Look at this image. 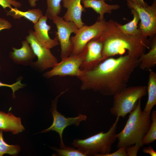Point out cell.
I'll return each instance as SVG.
<instances>
[{
	"label": "cell",
	"instance_id": "cell-1",
	"mask_svg": "<svg viewBox=\"0 0 156 156\" xmlns=\"http://www.w3.org/2000/svg\"><path fill=\"white\" fill-rule=\"evenodd\" d=\"M140 63L139 58L128 54L117 58L108 57L94 67L83 71L78 78L81 82V89L114 96L127 87L131 75Z\"/></svg>",
	"mask_w": 156,
	"mask_h": 156
},
{
	"label": "cell",
	"instance_id": "cell-2",
	"mask_svg": "<svg viewBox=\"0 0 156 156\" xmlns=\"http://www.w3.org/2000/svg\"><path fill=\"white\" fill-rule=\"evenodd\" d=\"M119 23L112 20L106 21L105 29L98 38L103 44L102 54L104 59L117 55L127 54L138 59L149 48L147 37L142 35L133 36L123 33L119 27Z\"/></svg>",
	"mask_w": 156,
	"mask_h": 156
},
{
	"label": "cell",
	"instance_id": "cell-3",
	"mask_svg": "<svg viewBox=\"0 0 156 156\" xmlns=\"http://www.w3.org/2000/svg\"><path fill=\"white\" fill-rule=\"evenodd\" d=\"M138 101L134 109L130 113L123 129L117 134L118 148L135 144L142 147L141 142L151 126V113L142 111L141 100Z\"/></svg>",
	"mask_w": 156,
	"mask_h": 156
},
{
	"label": "cell",
	"instance_id": "cell-4",
	"mask_svg": "<svg viewBox=\"0 0 156 156\" xmlns=\"http://www.w3.org/2000/svg\"><path fill=\"white\" fill-rule=\"evenodd\" d=\"M120 117H117L109 130L83 139H76L71 144L87 156H103L111 153L112 145L117 139L116 129Z\"/></svg>",
	"mask_w": 156,
	"mask_h": 156
},
{
	"label": "cell",
	"instance_id": "cell-5",
	"mask_svg": "<svg viewBox=\"0 0 156 156\" xmlns=\"http://www.w3.org/2000/svg\"><path fill=\"white\" fill-rule=\"evenodd\" d=\"M147 93L146 86L127 87L114 96L111 113L124 118L134 109L138 100Z\"/></svg>",
	"mask_w": 156,
	"mask_h": 156
},
{
	"label": "cell",
	"instance_id": "cell-6",
	"mask_svg": "<svg viewBox=\"0 0 156 156\" xmlns=\"http://www.w3.org/2000/svg\"><path fill=\"white\" fill-rule=\"evenodd\" d=\"M106 21L98 18L96 22L90 26L84 25L79 28L75 35L70 37L73 46L71 55L79 54L82 52L90 41L99 38L105 27Z\"/></svg>",
	"mask_w": 156,
	"mask_h": 156
},
{
	"label": "cell",
	"instance_id": "cell-7",
	"mask_svg": "<svg viewBox=\"0 0 156 156\" xmlns=\"http://www.w3.org/2000/svg\"><path fill=\"white\" fill-rule=\"evenodd\" d=\"M67 89L61 92L52 101L50 111L53 117V121L52 124L47 129H44L40 133L47 132L51 131H55L59 134L60 138V148L66 147L63 140L62 135L64 130L67 127L71 125H74L76 127L78 126L80 122L85 121L87 116L79 114L78 116L75 117H66L58 112L57 109V103L59 98L68 90Z\"/></svg>",
	"mask_w": 156,
	"mask_h": 156
},
{
	"label": "cell",
	"instance_id": "cell-8",
	"mask_svg": "<svg viewBox=\"0 0 156 156\" xmlns=\"http://www.w3.org/2000/svg\"><path fill=\"white\" fill-rule=\"evenodd\" d=\"M86 47L81 53L76 55L71 54L69 56L62 59L51 70L44 74V76L47 78L55 76H75L79 78L83 74V71L80 69L87 53Z\"/></svg>",
	"mask_w": 156,
	"mask_h": 156
},
{
	"label": "cell",
	"instance_id": "cell-9",
	"mask_svg": "<svg viewBox=\"0 0 156 156\" xmlns=\"http://www.w3.org/2000/svg\"><path fill=\"white\" fill-rule=\"evenodd\" d=\"M127 5L138 13L140 20L139 28L142 35L150 38L154 36L156 33V0H153L151 5L143 6L129 1H127Z\"/></svg>",
	"mask_w": 156,
	"mask_h": 156
},
{
	"label": "cell",
	"instance_id": "cell-10",
	"mask_svg": "<svg viewBox=\"0 0 156 156\" xmlns=\"http://www.w3.org/2000/svg\"><path fill=\"white\" fill-rule=\"evenodd\" d=\"M52 20L57 29L56 35L60 45L61 57L62 59L69 56L72 53L73 46L70 36L73 33L75 34L79 28L74 22L66 21L58 15Z\"/></svg>",
	"mask_w": 156,
	"mask_h": 156
},
{
	"label": "cell",
	"instance_id": "cell-11",
	"mask_svg": "<svg viewBox=\"0 0 156 156\" xmlns=\"http://www.w3.org/2000/svg\"><path fill=\"white\" fill-rule=\"evenodd\" d=\"M25 39L38 58L36 62H33L31 65L43 70L53 68L58 63L57 58L52 53L50 49L47 48L37 40L33 31H29V34L26 36Z\"/></svg>",
	"mask_w": 156,
	"mask_h": 156
},
{
	"label": "cell",
	"instance_id": "cell-12",
	"mask_svg": "<svg viewBox=\"0 0 156 156\" xmlns=\"http://www.w3.org/2000/svg\"><path fill=\"white\" fill-rule=\"evenodd\" d=\"M103 44L98 38L90 41L86 46L87 53L80 67L82 71L90 70L105 60L102 54Z\"/></svg>",
	"mask_w": 156,
	"mask_h": 156
},
{
	"label": "cell",
	"instance_id": "cell-13",
	"mask_svg": "<svg viewBox=\"0 0 156 156\" xmlns=\"http://www.w3.org/2000/svg\"><path fill=\"white\" fill-rule=\"evenodd\" d=\"M47 16L43 15L35 24H34V34L38 42L47 48L50 49L59 44L57 37L51 39L49 35L51 26L47 23Z\"/></svg>",
	"mask_w": 156,
	"mask_h": 156
},
{
	"label": "cell",
	"instance_id": "cell-14",
	"mask_svg": "<svg viewBox=\"0 0 156 156\" xmlns=\"http://www.w3.org/2000/svg\"><path fill=\"white\" fill-rule=\"evenodd\" d=\"M63 6L67 11L63 18L67 22L75 23L79 28L85 25L81 19L82 12L85 8L81 4V0H62Z\"/></svg>",
	"mask_w": 156,
	"mask_h": 156
},
{
	"label": "cell",
	"instance_id": "cell-15",
	"mask_svg": "<svg viewBox=\"0 0 156 156\" xmlns=\"http://www.w3.org/2000/svg\"><path fill=\"white\" fill-rule=\"evenodd\" d=\"M22 45L20 49L12 47L13 51L10 52L9 56L17 64L25 66L31 65L36 56L29 44L26 40L22 41Z\"/></svg>",
	"mask_w": 156,
	"mask_h": 156
},
{
	"label": "cell",
	"instance_id": "cell-16",
	"mask_svg": "<svg viewBox=\"0 0 156 156\" xmlns=\"http://www.w3.org/2000/svg\"><path fill=\"white\" fill-rule=\"evenodd\" d=\"M0 130L16 134L24 131L25 128L20 117L15 116L11 113L0 111Z\"/></svg>",
	"mask_w": 156,
	"mask_h": 156
},
{
	"label": "cell",
	"instance_id": "cell-17",
	"mask_svg": "<svg viewBox=\"0 0 156 156\" xmlns=\"http://www.w3.org/2000/svg\"><path fill=\"white\" fill-rule=\"evenodd\" d=\"M103 0H81V2L85 8L92 9L97 14H99V19H104L105 13L111 14L113 10L119 9L120 6L118 4H108Z\"/></svg>",
	"mask_w": 156,
	"mask_h": 156
},
{
	"label": "cell",
	"instance_id": "cell-18",
	"mask_svg": "<svg viewBox=\"0 0 156 156\" xmlns=\"http://www.w3.org/2000/svg\"><path fill=\"white\" fill-rule=\"evenodd\" d=\"M150 38L151 41L148 40L150 49L148 53L143 54L139 58L140 63L138 66L142 70H149L156 64V36Z\"/></svg>",
	"mask_w": 156,
	"mask_h": 156
},
{
	"label": "cell",
	"instance_id": "cell-19",
	"mask_svg": "<svg viewBox=\"0 0 156 156\" xmlns=\"http://www.w3.org/2000/svg\"><path fill=\"white\" fill-rule=\"evenodd\" d=\"M6 15L16 19L23 17L31 21L34 24H36L43 16L42 10L40 9H32L26 11H22L17 8H11L10 10L7 12Z\"/></svg>",
	"mask_w": 156,
	"mask_h": 156
},
{
	"label": "cell",
	"instance_id": "cell-20",
	"mask_svg": "<svg viewBox=\"0 0 156 156\" xmlns=\"http://www.w3.org/2000/svg\"><path fill=\"white\" fill-rule=\"evenodd\" d=\"M147 86L148 98L143 111L151 113L153 107L156 105V73L151 69Z\"/></svg>",
	"mask_w": 156,
	"mask_h": 156
},
{
	"label": "cell",
	"instance_id": "cell-21",
	"mask_svg": "<svg viewBox=\"0 0 156 156\" xmlns=\"http://www.w3.org/2000/svg\"><path fill=\"white\" fill-rule=\"evenodd\" d=\"M131 9V14L133 16V19L123 25L119 24V27L125 34L133 36H139L142 35L140 29L138 28V24L140 20L139 17L138 13L134 9Z\"/></svg>",
	"mask_w": 156,
	"mask_h": 156
},
{
	"label": "cell",
	"instance_id": "cell-22",
	"mask_svg": "<svg viewBox=\"0 0 156 156\" xmlns=\"http://www.w3.org/2000/svg\"><path fill=\"white\" fill-rule=\"evenodd\" d=\"M152 121L151 126L141 142L143 146L144 145H149L156 139V111L153 110L151 116Z\"/></svg>",
	"mask_w": 156,
	"mask_h": 156
},
{
	"label": "cell",
	"instance_id": "cell-23",
	"mask_svg": "<svg viewBox=\"0 0 156 156\" xmlns=\"http://www.w3.org/2000/svg\"><path fill=\"white\" fill-rule=\"evenodd\" d=\"M47 9L45 15L50 20L60 14L62 8L61 2L62 0H46Z\"/></svg>",
	"mask_w": 156,
	"mask_h": 156
},
{
	"label": "cell",
	"instance_id": "cell-24",
	"mask_svg": "<svg viewBox=\"0 0 156 156\" xmlns=\"http://www.w3.org/2000/svg\"><path fill=\"white\" fill-rule=\"evenodd\" d=\"M20 150L19 145H10L6 143L3 138V131L0 130V156L5 154L15 155L18 153Z\"/></svg>",
	"mask_w": 156,
	"mask_h": 156
},
{
	"label": "cell",
	"instance_id": "cell-25",
	"mask_svg": "<svg viewBox=\"0 0 156 156\" xmlns=\"http://www.w3.org/2000/svg\"><path fill=\"white\" fill-rule=\"evenodd\" d=\"M56 152L54 155L59 156H87V155L78 149L70 146H66L63 148L58 149L52 147Z\"/></svg>",
	"mask_w": 156,
	"mask_h": 156
},
{
	"label": "cell",
	"instance_id": "cell-26",
	"mask_svg": "<svg viewBox=\"0 0 156 156\" xmlns=\"http://www.w3.org/2000/svg\"><path fill=\"white\" fill-rule=\"evenodd\" d=\"M1 69L0 66V70ZM21 79L18 78L16 82L11 84L5 83L0 81V87H7L11 88L12 91L13 97H15L14 94L15 92L19 89L24 87L25 86L24 84L21 83Z\"/></svg>",
	"mask_w": 156,
	"mask_h": 156
},
{
	"label": "cell",
	"instance_id": "cell-27",
	"mask_svg": "<svg viewBox=\"0 0 156 156\" xmlns=\"http://www.w3.org/2000/svg\"><path fill=\"white\" fill-rule=\"evenodd\" d=\"M0 5L5 9L7 8L10 9L12 8L11 5L15 8H20L21 4L20 2L15 0H0Z\"/></svg>",
	"mask_w": 156,
	"mask_h": 156
},
{
	"label": "cell",
	"instance_id": "cell-28",
	"mask_svg": "<svg viewBox=\"0 0 156 156\" xmlns=\"http://www.w3.org/2000/svg\"><path fill=\"white\" fill-rule=\"evenodd\" d=\"M141 147V146L135 144L125 147L127 156H137L139 150Z\"/></svg>",
	"mask_w": 156,
	"mask_h": 156
},
{
	"label": "cell",
	"instance_id": "cell-29",
	"mask_svg": "<svg viewBox=\"0 0 156 156\" xmlns=\"http://www.w3.org/2000/svg\"><path fill=\"white\" fill-rule=\"evenodd\" d=\"M103 156H127L125 151V147L122 146L118 148L116 151L104 155Z\"/></svg>",
	"mask_w": 156,
	"mask_h": 156
},
{
	"label": "cell",
	"instance_id": "cell-30",
	"mask_svg": "<svg viewBox=\"0 0 156 156\" xmlns=\"http://www.w3.org/2000/svg\"><path fill=\"white\" fill-rule=\"evenodd\" d=\"M12 27V24L6 19L0 17V31L3 29H9Z\"/></svg>",
	"mask_w": 156,
	"mask_h": 156
},
{
	"label": "cell",
	"instance_id": "cell-31",
	"mask_svg": "<svg viewBox=\"0 0 156 156\" xmlns=\"http://www.w3.org/2000/svg\"><path fill=\"white\" fill-rule=\"evenodd\" d=\"M142 151L143 153L148 154L151 156H156V152L151 146L144 148Z\"/></svg>",
	"mask_w": 156,
	"mask_h": 156
},
{
	"label": "cell",
	"instance_id": "cell-32",
	"mask_svg": "<svg viewBox=\"0 0 156 156\" xmlns=\"http://www.w3.org/2000/svg\"><path fill=\"white\" fill-rule=\"evenodd\" d=\"M127 1H129L135 3L143 6H146L148 4L144 0H126Z\"/></svg>",
	"mask_w": 156,
	"mask_h": 156
},
{
	"label": "cell",
	"instance_id": "cell-33",
	"mask_svg": "<svg viewBox=\"0 0 156 156\" xmlns=\"http://www.w3.org/2000/svg\"><path fill=\"white\" fill-rule=\"evenodd\" d=\"M38 0H28L29 3L31 7H35L36 6V2Z\"/></svg>",
	"mask_w": 156,
	"mask_h": 156
},
{
	"label": "cell",
	"instance_id": "cell-34",
	"mask_svg": "<svg viewBox=\"0 0 156 156\" xmlns=\"http://www.w3.org/2000/svg\"><path fill=\"white\" fill-rule=\"evenodd\" d=\"M103 0L105 1V0ZM108 0L110 1H112V0Z\"/></svg>",
	"mask_w": 156,
	"mask_h": 156
}]
</instances>
